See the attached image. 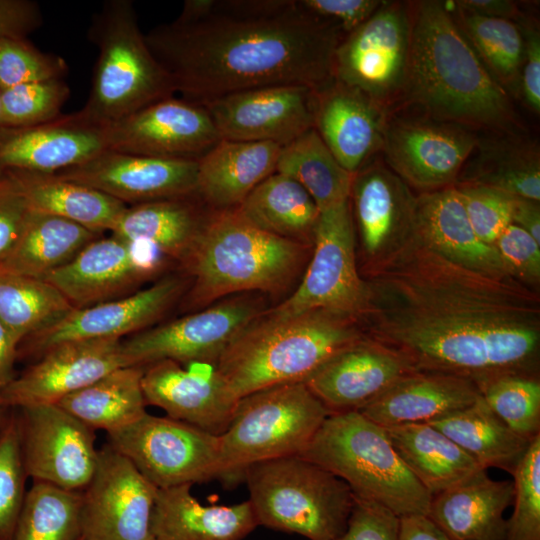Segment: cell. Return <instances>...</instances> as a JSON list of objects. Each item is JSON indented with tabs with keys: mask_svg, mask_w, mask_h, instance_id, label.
Masks as SVG:
<instances>
[{
	"mask_svg": "<svg viewBox=\"0 0 540 540\" xmlns=\"http://www.w3.org/2000/svg\"><path fill=\"white\" fill-rule=\"evenodd\" d=\"M362 278L364 336L404 356L415 371L466 378L478 388L504 375L539 377L535 288L458 265L413 232Z\"/></svg>",
	"mask_w": 540,
	"mask_h": 540,
	"instance_id": "cell-1",
	"label": "cell"
},
{
	"mask_svg": "<svg viewBox=\"0 0 540 540\" xmlns=\"http://www.w3.org/2000/svg\"><path fill=\"white\" fill-rule=\"evenodd\" d=\"M343 37L296 0H217L203 19L174 20L145 34L175 93L197 104L268 86L320 90L334 81Z\"/></svg>",
	"mask_w": 540,
	"mask_h": 540,
	"instance_id": "cell-2",
	"label": "cell"
},
{
	"mask_svg": "<svg viewBox=\"0 0 540 540\" xmlns=\"http://www.w3.org/2000/svg\"><path fill=\"white\" fill-rule=\"evenodd\" d=\"M412 31L405 99L434 120L506 130L515 114L503 86L440 1L411 2Z\"/></svg>",
	"mask_w": 540,
	"mask_h": 540,
	"instance_id": "cell-3",
	"label": "cell"
},
{
	"mask_svg": "<svg viewBox=\"0 0 540 540\" xmlns=\"http://www.w3.org/2000/svg\"><path fill=\"white\" fill-rule=\"evenodd\" d=\"M364 337L357 320L324 310L261 313L226 347L215 364L238 398L304 382L327 360Z\"/></svg>",
	"mask_w": 540,
	"mask_h": 540,
	"instance_id": "cell-4",
	"label": "cell"
},
{
	"mask_svg": "<svg viewBox=\"0 0 540 540\" xmlns=\"http://www.w3.org/2000/svg\"><path fill=\"white\" fill-rule=\"evenodd\" d=\"M306 257L305 244L267 232L234 209L211 210L183 263L193 276L190 308L229 294L285 290Z\"/></svg>",
	"mask_w": 540,
	"mask_h": 540,
	"instance_id": "cell-5",
	"label": "cell"
},
{
	"mask_svg": "<svg viewBox=\"0 0 540 540\" xmlns=\"http://www.w3.org/2000/svg\"><path fill=\"white\" fill-rule=\"evenodd\" d=\"M300 456L342 479L357 499L397 517L428 515L430 493L403 463L385 428L359 412L329 415Z\"/></svg>",
	"mask_w": 540,
	"mask_h": 540,
	"instance_id": "cell-6",
	"label": "cell"
},
{
	"mask_svg": "<svg viewBox=\"0 0 540 540\" xmlns=\"http://www.w3.org/2000/svg\"><path fill=\"white\" fill-rule=\"evenodd\" d=\"M89 39L98 51L91 88L79 110L108 125L174 96L166 71L154 57L130 0H109L94 14Z\"/></svg>",
	"mask_w": 540,
	"mask_h": 540,
	"instance_id": "cell-7",
	"label": "cell"
},
{
	"mask_svg": "<svg viewBox=\"0 0 540 540\" xmlns=\"http://www.w3.org/2000/svg\"><path fill=\"white\" fill-rule=\"evenodd\" d=\"M243 481L258 526L308 540H335L347 528L355 501L349 486L300 455L252 464Z\"/></svg>",
	"mask_w": 540,
	"mask_h": 540,
	"instance_id": "cell-8",
	"label": "cell"
},
{
	"mask_svg": "<svg viewBox=\"0 0 540 540\" xmlns=\"http://www.w3.org/2000/svg\"><path fill=\"white\" fill-rule=\"evenodd\" d=\"M331 415L304 382L268 387L239 399L220 437V476L233 487L252 464L300 455Z\"/></svg>",
	"mask_w": 540,
	"mask_h": 540,
	"instance_id": "cell-9",
	"label": "cell"
},
{
	"mask_svg": "<svg viewBox=\"0 0 540 540\" xmlns=\"http://www.w3.org/2000/svg\"><path fill=\"white\" fill-rule=\"evenodd\" d=\"M412 31L411 2L382 1L360 26L342 38L334 79L387 108L404 96Z\"/></svg>",
	"mask_w": 540,
	"mask_h": 540,
	"instance_id": "cell-10",
	"label": "cell"
},
{
	"mask_svg": "<svg viewBox=\"0 0 540 540\" xmlns=\"http://www.w3.org/2000/svg\"><path fill=\"white\" fill-rule=\"evenodd\" d=\"M355 237L350 198L321 211L314 230L313 255L302 282L269 312L291 315L324 310L358 321L367 292L356 265Z\"/></svg>",
	"mask_w": 540,
	"mask_h": 540,
	"instance_id": "cell-11",
	"label": "cell"
},
{
	"mask_svg": "<svg viewBox=\"0 0 540 540\" xmlns=\"http://www.w3.org/2000/svg\"><path fill=\"white\" fill-rule=\"evenodd\" d=\"M107 439L157 489L219 479L220 437L183 421L146 413Z\"/></svg>",
	"mask_w": 540,
	"mask_h": 540,
	"instance_id": "cell-12",
	"label": "cell"
},
{
	"mask_svg": "<svg viewBox=\"0 0 540 540\" xmlns=\"http://www.w3.org/2000/svg\"><path fill=\"white\" fill-rule=\"evenodd\" d=\"M158 489L109 443L81 491L82 540H154L152 514Z\"/></svg>",
	"mask_w": 540,
	"mask_h": 540,
	"instance_id": "cell-13",
	"label": "cell"
},
{
	"mask_svg": "<svg viewBox=\"0 0 540 540\" xmlns=\"http://www.w3.org/2000/svg\"><path fill=\"white\" fill-rule=\"evenodd\" d=\"M14 410L28 477L83 491L98 462L95 430L57 404Z\"/></svg>",
	"mask_w": 540,
	"mask_h": 540,
	"instance_id": "cell-14",
	"label": "cell"
},
{
	"mask_svg": "<svg viewBox=\"0 0 540 540\" xmlns=\"http://www.w3.org/2000/svg\"><path fill=\"white\" fill-rule=\"evenodd\" d=\"M170 260L156 246L114 235L96 238L71 261L43 279L57 288L75 309L129 294L160 273Z\"/></svg>",
	"mask_w": 540,
	"mask_h": 540,
	"instance_id": "cell-15",
	"label": "cell"
},
{
	"mask_svg": "<svg viewBox=\"0 0 540 540\" xmlns=\"http://www.w3.org/2000/svg\"><path fill=\"white\" fill-rule=\"evenodd\" d=\"M253 300L232 299L122 340L127 366L146 367L162 360L216 364L231 341L260 314Z\"/></svg>",
	"mask_w": 540,
	"mask_h": 540,
	"instance_id": "cell-16",
	"label": "cell"
},
{
	"mask_svg": "<svg viewBox=\"0 0 540 540\" xmlns=\"http://www.w3.org/2000/svg\"><path fill=\"white\" fill-rule=\"evenodd\" d=\"M220 140L204 106L174 96L106 125L107 150L148 157L199 160Z\"/></svg>",
	"mask_w": 540,
	"mask_h": 540,
	"instance_id": "cell-17",
	"label": "cell"
},
{
	"mask_svg": "<svg viewBox=\"0 0 540 540\" xmlns=\"http://www.w3.org/2000/svg\"><path fill=\"white\" fill-rule=\"evenodd\" d=\"M479 139L465 127L431 120H388L382 149L388 168L409 187L453 186Z\"/></svg>",
	"mask_w": 540,
	"mask_h": 540,
	"instance_id": "cell-18",
	"label": "cell"
},
{
	"mask_svg": "<svg viewBox=\"0 0 540 540\" xmlns=\"http://www.w3.org/2000/svg\"><path fill=\"white\" fill-rule=\"evenodd\" d=\"M315 89L277 85L245 90L203 104L221 139L284 146L313 128Z\"/></svg>",
	"mask_w": 540,
	"mask_h": 540,
	"instance_id": "cell-19",
	"label": "cell"
},
{
	"mask_svg": "<svg viewBox=\"0 0 540 540\" xmlns=\"http://www.w3.org/2000/svg\"><path fill=\"white\" fill-rule=\"evenodd\" d=\"M122 339L75 340L46 350L0 391V407L57 404L107 373L126 365Z\"/></svg>",
	"mask_w": 540,
	"mask_h": 540,
	"instance_id": "cell-20",
	"label": "cell"
},
{
	"mask_svg": "<svg viewBox=\"0 0 540 540\" xmlns=\"http://www.w3.org/2000/svg\"><path fill=\"white\" fill-rule=\"evenodd\" d=\"M184 288L182 278L169 276L127 296L73 309L54 325L24 339L18 348V357L22 354L38 359L46 350L63 342L122 339L143 331L164 315Z\"/></svg>",
	"mask_w": 540,
	"mask_h": 540,
	"instance_id": "cell-21",
	"label": "cell"
},
{
	"mask_svg": "<svg viewBox=\"0 0 540 540\" xmlns=\"http://www.w3.org/2000/svg\"><path fill=\"white\" fill-rule=\"evenodd\" d=\"M197 161L105 150L56 174L131 206L196 195Z\"/></svg>",
	"mask_w": 540,
	"mask_h": 540,
	"instance_id": "cell-22",
	"label": "cell"
},
{
	"mask_svg": "<svg viewBox=\"0 0 540 540\" xmlns=\"http://www.w3.org/2000/svg\"><path fill=\"white\" fill-rule=\"evenodd\" d=\"M142 389L147 405L216 436L226 431L239 402L209 363H152L144 367Z\"/></svg>",
	"mask_w": 540,
	"mask_h": 540,
	"instance_id": "cell-23",
	"label": "cell"
},
{
	"mask_svg": "<svg viewBox=\"0 0 540 540\" xmlns=\"http://www.w3.org/2000/svg\"><path fill=\"white\" fill-rule=\"evenodd\" d=\"M107 150L106 126L80 111L34 126L0 127V174H54Z\"/></svg>",
	"mask_w": 540,
	"mask_h": 540,
	"instance_id": "cell-24",
	"label": "cell"
},
{
	"mask_svg": "<svg viewBox=\"0 0 540 540\" xmlns=\"http://www.w3.org/2000/svg\"><path fill=\"white\" fill-rule=\"evenodd\" d=\"M414 371L404 356L364 336L327 360L304 383L330 414L359 412Z\"/></svg>",
	"mask_w": 540,
	"mask_h": 540,
	"instance_id": "cell-25",
	"label": "cell"
},
{
	"mask_svg": "<svg viewBox=\"0 0 540 540\" xmlns=\"http://www.w3.org/2000/svg\"><path fill=\"white\" fill-rule=\"evenodd\" d=\"M415 198L410 187L381 163H367L354 174L350 203L370 265L386 258L411 235Z\"/></svg>",
	"mask_w": 540,
	"mask_h": 540,
	"instance_id": "cell-26",
	"label": "cell"
},
{
	"mask_svg": "<svg viewBox=\"0 0 540 540\" xmlns=\"http://www.w3.org/2000/svg\"><path fill=\"white\" fill-rule=\"evenodd\" d=\"M386 109L334 79L316 91L313 128L340 165L355 174L382 149Z\"/></svg>",
	"mask_w": 540,
	"mask_h": 540,
	"instance_id": "cell-27",
	"label": "cell"
},
{
	"mask_svg": "<svg viewBox=\"0 0 540 540\" xmlns=\"http://www.w3.org/2000/svg\"><path fill=\"white\" fill-rule=\"evenodd\" d=\"M412 232L458 265L494 277H512L496 248L482 242L474 232L454 185L416 196Z\"/></svg>",
	"mask_w": 540,
	"mask_h": 540,
	"instance_id": "cell-28",
	"label": "cell"
},
{
	"mask_svg": "<svg viewBox=\"0 0 540 540\" xmlns=\"http://www.w3.org/2000/svg\"><path fill=\"white\" fill-rule=\"evenodd\" d=\"M480 395L478 386L466 378L414 371L401 377L359 413L383 427L431 423L471 405Z\"/></svg>",
	"mask_w": 540,
	"mask_h": 540,
	"instance_id": "cell-29",
	"label": "cell"
},
{
	"mask_svg": "<svg viewBox=\"0 0 540 540\" xmlns=\"http://www.w3.org/2000/svg\"><path fill=\"white\" fill-rule=\"evenodd\" d=\"M514 493L513 480L496 481L480 470L434 495L427 516L452 540H504L503 514Z\"/></svg>",
	"mask_w": 540,
	"mask_h": 540,
	"instance_id": "cell-30",
	"label": "cell"
},
{
	"mask_svg": "<svg viewBox=\"0 0 540 540\" xmlns=\"http://www.w3.org/2000/svg\"><path fill=\"white\" fill-rule=\"evenodd\" d=\"M282 146L221 139L197 162L196 196L211 210L237 208L276 171Z\"/></svg>",
	"mask_w": 540,
	"mask_h": 540,
	"instance_id": "cell-31",
	"label": "cell"
},
{
	"mask_svg": "<svg viewBox=\"0 0 540 540\" xmlns=\"http://www.w3.org/2000/svg\"><path fill=\"white\" fill-rule=\"evenodd\" d=\"M191 486L158 489L151 521L154 540H243L258 527L249 500L205 506Z\"/></svg>",
	"mask_w": 540,
	"mask_h": 540,
	"instance_id": "cell-32",
	"label": "cell"
},
{
	"mask_svg": "<svg viewBox=\"0 0 540 540\" xmlns=\"http://www.w3.org/2000/svg\"><path fill=\"white\" fill-rule=\"evenodd\" d=\"M210 211L196 195L135 204L127 206L111 233L148 242L184 263Z\"/></svg>",
	"mask_w": 540,
	"mask_h": 540,
	"instance_id": "cell-33",
	"label": "cell"
},
{
	"mask_svg": "<svg viewBox=\"0 0 540 540\" xmlns=\"http://www.w3.org/2000/svg\"><path fill=\"white\" fill-rule=\"evenodd\" d=\"M384 428L403 463L432 497L484 470L429 423Z\"/></svg>",
	"mask_w": 540,
	"mask_h": 540,
	"instance_id": "cell-34",
	"label": "cell"
},
{
	"mask_svg": "<svg viewBox=\"0 0 540 540\" xmlns=\"http://www.w3.org/2000/svg\"><path fill=\"white\" fill-rule=\"evenodd\" d=\"M5 173L17 181L32 211L69 220L98 234L107 230L111 232L128 206L56 173Z\"/></svg>",
	"mask_w": 540,
	"mask_h": 540,
	"instance_id": "cell-35",
	"label": "cell"
},
{
	"mask_svg": "<svg viewBox=\"0 0 540 540\" xmlns=\"http://www.w3.org/2000/svg\"><path fill=\"white\" fill-rule=\"evenodd\" d=\"M468 454L482 469H502L513 475L531 442L513 432L482 396L471 405L431 423Z\"/></svg>",
	"mask_w": 540,
	"mask_h": 540,
	"instance_id": "cell-36",
	"label": "cell"
},
{
	"mask_svg": "<svg viewBox=\"0 0 540 540\" xmlns=\"http://www.w3.org/2000/svg\"><path fill=\"white\" fill-rule=\"evenodd\" d=\"M99 235L69 220L31 210L15 247L0 263V270L43 279Z\"/></svg>",
	"mask_w": 540,
	"mask_h": 540,
	"instance_id": "cell-37",
	"label": "cell"
},
{
	"mask_svg": "<svg viewBox=\"0 0 540 540\" xmlns=\"http://www.w3.org/2000/svg\"><path fill=\"white\" fill-rule=\"evenodd\" d=\"M144 367H119L57 403L78 420L107 433L143 417L146 401L142 389Z\"/></svg>",
	"mask_w": 540,
	"mask_h": 540,
	"instance_id": "cell-38",
	"label": "cell"
},
{
	"mask_svg": "<svg viewBox=\"0 0 540 540\" xmlns=\"http://www.w3.org/2000/svg\"><path fill=\"white\" fill-rule=\"evenodd\" d=\"M236 209L259 228L302 244L313 243L320 215L309 193L278 172L256 186Z\"/></svg>",
	"mask_w": 540,
	"mask_h": 540,
	"instance_id": "cell-39",
	"label": "cell"
},
{
	"mask_svg": "<svg viewBox=\"0 0 540 540\" xmlns=\"http://www.w3.org/2000/svg\"><path fill=\"white\" fill-rule=\"evenodd\" d=\"M275 172L298 182L320 212L350 198L354 174L340 165L314 128L282 146Z\"/></svg>",
	"mask_w": 540,
	"mask_h": 540,
	"instance_id": "cell-40",
	"label": "cell"
},
{
	"mask_svg": "<svg viewBox=\"0 0 540 540\" xmlns=\"http://www.w3.org/2000/svg\"><path fill=\"white\" fill-rule=\"evenodd\" d=\"M478 151L456 183H474L501 190L514 197L540 201L538 148L519 141L480 142Z\"/></svg>",
	"mask_w": 540,
	"mask_h": 540,
	"instance_id": "cell-41",
	"label": "cell"
},
{
	"mask_svg": "<svg viewBox=\"0 0 540 540\" xmlns=\"http://www.w3.org/2000/svg\"><path fill=\"white\" fill-rule=\"evenodd\" d=\"M73 309L44 279L0 270V321L19 343L54 325Z\"/></svg>",
	"mask_w": 540,
	"mask_h": 540,
	"instance_id": "cell-42",
	"label": "cell"
},
{
	"mask_svg": "<svg viewBox=\"0 0 540 540\" xmlns=\"http://www.w3.org/2000/svg\"><path fill=\"white\" fill-rule=\"evenodd\" d=\"M81 492L34 481L26 492L12 540H80Z\"/></svg>",
	"mask_w": 540,
	"mask_h": 540,
	"instance_id": "cell-43",
	"label": "cell"
},
{
	"mask_svg": "<svg viewBox=\"0 0 540 540\" xmlns=\"http://www.w3.org/2000/svg\"><path fill=\"white\" fill-rule=\"evenodd\" d=\"M454 19L495 80L501 86H515L524 60V36L519 27L509 19L481 16L458 7Z\"/></svg>",
	"mask_w": 540,
	"mask_h": 540,
	"instance_id": "cell-44",
	"label": "cell"
},
{
	"mask_svg": "<svg viewBox=\"0 0 540 540\" xmlns=\"http://www.w3.org/2000/svg\"><path fill=\"white\" fill-rule=\"evenodd\" d=\"M479 390L489 408L513 432L529 441L540 435L539 377L504 375Z\"/></svg>",
	"mask_w": 540,
	"mask_h": 540,
	"instance_id": "cell-45",
	"label": "cell"
},
{
	"mask_svg": "<svg viewBox=\"0 0 540 540\" xmlns=\"http://www.w3.org/2000/svg\"><path fill=\"white\" fill-rule=\"evenodd\" d=\"M70 95L64 79L27 83L0 91V127H27L58 118Z\"/></svg>",
	"mask_w": 540,
	"mask_h": 540,
	"instance_id": "cell-46",
	"label": "cell"
},
{
	"mask_svg": "<svg viewBox=\"0 0 540 540\" xmlns=\"http://www.w3.org/2000/svg\"><path fill=\"white\" fill-rule=\"evenodd\" d=\"M28 477L16 413L6 409L0 424V540H12Z\"/></svg>",
	"mask_w": 540,
	"mask_h": 540,
	"instance_id": "cell-47",
	"label": "cell"
},
{
	"mask_svg": "<svg viewBox=\"0 0 540 540\" xmlns=\"http://www.w3.org/2000/svg\"><path fill=\"white\" fill-rule=\"evenodd\" d=\"M512 477L514 509L504 540H540V435L533 439Z\"/></svg>",
	"mask_w": 540,
	"mask_h": 540,
	"instance_id": "cell-48",
	"label": "cell"
},
{
	"mask_svg": "<svg viewBox=\"0 0 540 540\" xmlns=\"http://www.w3.org/2000/svg\"><path fill=\"white\" fill-rule=\"evenodd\" d=\"M66 61L34 46L28 38L0 39V91L18 85L63 79Z\"/></svg>",
	"mask_w": 540,
	"mask_h": 540,
	"instance_id": "cell-49",
	"label": "cell"
},
{
	"mask_svg": "<svg viewBox=\"0 0 540 540\" xmlns=\"http://www.w3.org/2000/svg\"><path fill=\"white\" fill-rule=\"evenodd\" d=\"M468 220L478 238L494 246L512 224L515 197L501 190L474 183H455Z\"/></svg>",
	"mask_w": 540,
	"mask_h": 540,
	"instance_id": "cell-50",
	"label": "cell"
},
{
	"mask_svg": "<svg viewBox=\"0 0 540 540\" xmlns=\"http://www.w3.org/2000/svg\"><path fill=\"white\" fill-rule=\"evenodd\" d=\"M507 272L534 288L540 280V243L515 224H510L494 243Z\"/></svg>",
	"mask_w": 540,
	"mask_h": 540,
	"instance_id": "cell-51",
	"label": "cell"
},
{
	"mask_svg": "<svg viewBox=\"0 0 540 540\" xmlns=\"http://www.w3.org/2000/svg\"><path fill=\"white\" fill-rule=\"evenodd\" d=\"M30 213L17 181L9 173L0 174V263L15 247Z\"/></svg>",
	"mask_w": 540,
	"mask_h": 540,
	"instance_id": "cell-52",
	"label": "cell"
},
{
	"mask_svg": "<svg viewBox=\"0 0 540 540\" xmlns=\"http://www.w3.org/2000/svg\"><path fill=\"white\" fill-rule=\"evenodd\" d=\"M398 526L399 517L388 509L355 498L347 528L335 540H397Z\"/></svg>",
	"mask_w": 540,
	"mask_h": 540,
	"instance_id": "cell-53",
	"label": "cell"
},
{
	"mask_svg": "<svg viewBox=\"0 0 540 540\" xmlns=\"http://www.w3.org/2000/svg\"><path fill=\"white\" fill-rule=\"evenodd\" d=\"M301 9L336 27L344 36L365 22L381 5L378 0H296Z\"/></svg>",
	"mask_w": 540,
	"mask_h": 540,
	"instance_id": "cell-54",
	"label": "cell"
},
{
	"mask_svg": "<svg viewBox=\"0 0 540 540\" xmlns=\"http://www.w3.org/2000/svg\"><path fill=\"white\" fill-rule=\"evenodd\" d=\"M42 24V12L35 1L0 0V39L27 38Z\"/></svg>",
	"mask_w": 540,
	"mask_h": 540,
	"instance_id": "cell-55",
	"label": "cell"
},
{
	"mask_svg": "<svg viewBox=\"0 0 540 540\" xmlns=\"http://www.w3.org/2000/svg\"><path fill=\"white\" fill-rule=\"evenodd\" d=\"M520 88L524 101L535 114L540 112V36L536 29H526Z\"/></svg>",
	"mask_w": 540,
	"mask_h": 540,
	"instance_id": "cell-56",
	"label": "cell"
},
{
	"mask_svg": "<svg viewBox=\"0 0 540 540\" xmlns=\"http://www.w3.org/2000/svg\"><path fill=\"white\" fill-rule=\"evenodd\" d=\"M397 540H452L427 515L399 517Z\"/></svg>",
	"mask_w": 540,
	"mask_h": 540,
	"instance_id": "cell-57",
	"label": "cell"
},
{
	"mask_svg": "<svg viewBox=\"0 0 540 540\" xmlns=\"http://www.w3.org/2000/svg\"><path fill=\"white\" fill-rule=\"evenodd\" d=\"M455 6L469 13L512 20L519 15L518 5L510 0H460Z\"/></svg>",
	"mask_w": 540,
	"mask_h": 540,
	"instance_id": "cell-58",
	"label": "cell"
},
{
	"mask_svg": "<svg viewBox=\"0 0 540 540\" xmlns=\"http://www.w3.org/2000/svg\"><path fill=\"white\" fill-rule=\"evenodd\" d=\"M18 340L0 321V391L15 377V362L18 358Z\"/></svg>",
	"mask_w": 540,
	"mask_h": 540,
	"instance_id": "cell-59",
	"label": "cell"
},
{
	"mask_svg": "<svg viewBox=\"0 0 540 540\" xmlns=\"http://www.w3.org/2000/svg\"><path fill=\"white\" fill-rule=\"evenodd\" d=\"M512 223L540 243V201L515 197Z\"/></svg>",
	"mask_w": 540,
	"mask_h": 540,
	"instance_id": "cell-60",
	"label": "cell"
},
{
	"mask_svg": "<svg viewBox=\"0 0 540 540\" xmlns=\"http://www.w3.org/2000/svg\"><path fill=\"white\" fill-rule=\"evenodd\" d=\"M217 0H186L180 15L175 19L179 23H191L210 15Z\"/></svg>",
	"mask_w": 540,
	"mask_h": 540,
	"instance_id": "cell-61",
	"label": "cell"
},
{
	"mask_svg": "<svg viewBox=\"0 0 540 540\" xmlns=\"http://www.w3.org/2000/svg\"><path fill=\"white\" fill-rule=\"evenodd\" d=\"M5 413H6V409L0 407V424L5 416Z\"/></svg>",
	"mask_w": 540,
	"mask_h": 540,
	"instance_id": "cell-62",
	"label": "cell"
},
{
	"mask_svg": "<svg viewBox=\"0 0 540 540\" xmlns=\"http://www.w3.org/2000/svg\"><path fill=\"white\" fill-rule=\"evenodd\" d=\"M80 540H82V539H80Z\"/></svg>",
	"mask_w": 540,
	"mask_h": 540,
	"instance_id": "cell-63",
	"label": "cell"
}]
</instances>
